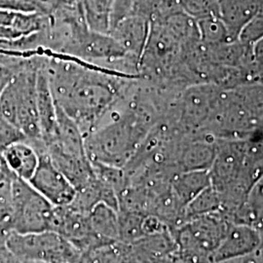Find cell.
I'll return each mask as SVG.
<instances>
[{
    "mask_svg": "<svg viewBox=\"0 0 263 263\" xmlns=\"http://www.w3.org/2000/svg\"><path fill=\"white\" fill-rule=\"evenodd\" d=\"M263 39V6L256 12L252 19L242 28L238 40L250 48Z\"/></svg>",
    "mask_w": 263,
    "mask_h": 263,
    "instance_id": "19",
    "label": "cell"
},
{
    "mask_svg": "<svg viewBox=\"0 0 263 263\" xmlns=\"http://www.w3.org/2000/svg\"><path fill=\"white\" fill-rule=\"evenodd\" d=\"M88 217L93 231L104 244L111 245L120 241L117 210L105 203H99L88 213Z\"/></svg>",
    "mask_w": 263,
    "mask_h": 263,
    "instance_id": "13",
    "label": "cell"
},
{
    "mask_svg": "<svg viewBox=\"0 0 263 263\" xmlns=\"http://www.w3.org/2000/svg\"><path fill=\"white\" fill-rule=\"evenodd\" d=\"M42 4V0H0V10L44 14Z\"/></svg>",
    "mask_w": 263,
    "mask_h": 263,
    "instance_id": "21",
    "label": "cell"
},
{
    "mask_svg": "<svg viewBox=\"0 0 263 263\" xmlns=\"http://www.w3.org/2000/svg\"><path fill=\"white\" fill-rule=\"evenodd\" d=\"M1 163H2V159H1V152H0V166H1Z\"/></svg>",
    "mask_w": 263,
    "mask_h": 263,
    "instance_id": "30",
    "label": "cell"
},
{
    "mask_svg": "<svg viewBox=\"0 0 263 263\" xmlns=\"http://www.w3.org/2000/svg\"><path fill=\"white\" fill-rule=\"evenodd\" d=\"M151 20L136 13H132L120 21L110 31L112 36L127 55L140 68L141 56L149 33Z\"/></svg>",
    "mask_w": 263,
    "mask_h": 263,
    "instance_id": "9",
    "label": "cell"
},
{
    "mask_svg": "<svg viewBox=\"0 0 263 263\" xmlns=\"http://www.w3.org/2000/svg\"><path fill=\"white\" fill-rule=\"evenodd\" d=\"M14 76H15V71L13 69L0 64V96L6 89V87L9 85Z\"/></svg>",
    "mask_w": 263,
    "mask_h": 263,
    "instance_id": "25",
    "label": "cell"
},
{
    "mask_svg": "<svg viewBox=\"0 0 263 263\" xmlns=\"http://www.w3.org/2000/svg\"><path fill=\"white\" fill-rule=\"evenodd\" d=\"M36 104L41 139L45 147V143L53 137L56 131L58 106L51 91L47 73L43 66V62L37 72Z\"/></svg>",
    "mask_w": 263,
    "mask_h": 263,
    "instance_id": "10",
    "label": "cell"
},
{
    "mask_svg": "<svg viewBox=\"0 0 263 263\" xmlns=\"http://www.w3.org/2000/svg\"><path fill=\"white\" fill-rule=\"evenodd\" d=\"M231 222L254 226L260 232L263 231V176L255 181L250 189L244 204L239 208Z\"/></svg>",
    "mask_w": 263,
    "mask_h": 263,
    "instance_id": "14",
    "label": "cell"
},
{
    "mask_svg": "<svg viewBox=\"0 0 263 263\" xmlns=\"http://www.w3.org/2000/svg\"><path fill=\"white\" fill-rule=\"evenodd\" d=\"M9 174V171L1 163V166H0V181L3 179H5Z\"/></svg>",
    "mask_w": 263,
    "mask_h": 263,
    "instance_id": "27",
    "label": "cell"
},
{
    "mask_svg": "<svg viewBox=\"0 0 263 263\" xmlns=\"http://www.w3.org/2000/svg\"><path fill=\"white\" fill-rule=\"evenodd\" d=\"M0 263H23L6 243V229L0 228Z\"/></svg>",
    "mask_w": 263,
    "mask_h": 263,
    "instance_id": "23",
    "label": "cell"
},
{
    "mask_svg": "<svg viewBox=\"0 0 263 263\" xmlns=\"http://www.w3.org/2000/svg\"><path fill=\"white\" fill-rule=\"evenodd\" d=\"M263 6V0H218V18L238 40L242 28Z\"/></svg>",
    "mask_w": 263,
    "mask_h": 263,
    "instance_id": "12",
    "label": "cell"
},
{
    "mask_svg": "<svg viewBox=\"0 0 263 263\" xmlns=\"http://www.w3.org/2000/svg\"><path fill=\"white\" fill-rule=\"evenodd\" d=\"M176 8L193 19L218 17V0H172Z\"/></svg>",
    "mask_w": 263,
    "mask_h": 263,
    "instance_id": "18",
    "label": "cell"
},
{
    "mask_svg": "<svg viewBox=\"0 0 263 263\" xmlns=\"http://www.w3.org/2000/svg\"><path fill=\"white\" fill-rule=\"evenodd\" d=\"M55 209L28 180L12 176L11 214L7 230L18 233L52 230Z\"/></svg>",
    "mask_w": 263,
    "mask_h": 263,
    "instance_id": "4",
    "label": "cell"
},
{
    "mask_svg": "<svg viewBox=\"0 0 263 263\" xmlns=\"http://www.w3.org/2000/svg\"><path fill=\"white\" fill-rule=\"evenodd\" d=\"M43 66L55 102L86 136L140 78L73 57L44 52Z\"/></svg>",
    "mask_w": 263,
    "mask_h": 263,
    "instance_id": "1",
    "label": "cell"
},
{
    "mask_svg": "<svg viewBox=\"0 0 263 263\" xmlns=\"http://www.w3.org/2000/svg\"><path fill=\"white\" fill-rule=\"evenodd\" d=\"M72 245L83 255L107 245L98 237L90 224L88 214L72 207L70 204L56 207L53 229Z\"/></svg>",
    "mask_w": 263,
    "mask_h": 263,
    "instance_id": "6",
    "label": "cell"
},
{
    "mask_svg": "<svg viewBox=\"0 0 263 263\" xmlns=\"http://www.w3.org/2000/svg\"><path fill=\"white\" fill-rule=\"evenodd\" d=\"M18 12L15 11H7L0 10V28L4 27H12L15 24Z\"/></svg>",
    "mask_w": 263,
    "mask_h": 263,
    "instance_id": "26",
    "label": "cell"
},
{
    "mask_svg": "<svg viewBox=\"0 0 263 263\" xmlns=\"http://www.w3.org/2000/svg\"><path fill=\"white\" fill-rule=\"evenodd\" d=\"M85 22L90 30L109 34L114 0H79Z\"/></svg>",
    "mask_w": 263,
    "mask_h": 263,
    "instance_id": "16",
    "label": "cell"
},
{
    "mask_svg": "<svg viewBox=\"0 0 263 263\" xmlns=\"http://www.w3.org/2000/svg\"><path fill=\"white\" fill-rule=\"evenodd\" d=\"M216 263H241L239 258H235V259H231V260H226V261H220V262Z\"/></svg>",
    "mask_w": 263,
    "mask_h": 263,
    "instance_id": "28",
    "label": "cell"
},
{
    "mask_svg": "<svg viewBox=\"0 0 263 263\" xmlns=\"http://www.w3.org/2000/svg\"><path fill=\"white\" fill-rule=\"evenodd\" d=\"M43 54L32 57L18 70L0 96V114L22 132L36 151L44 149L38 119L36 82Z\"/></svg>",
    "mask_w": 263,
    "mask_h": 263,
    "instance_id": "2",
    "label": "cell"
},
{
    "mask_svg": "<svg viewBox=\"0 0 263 263\" xmlns=\"http://www.w3.org/2000/svg\"><path fill=\"white\" fill-rule=\"evenodd\" d=\"M221 198L216 190L210 185L188 203L184 210L183 222L196 216L221 211Z\"/></svg>",
    "mask_w": 263,
    "mask_h": 263,
    "instance_id": "17",
    "label": "cell"
},
{
    "mask_svg": "<svg viewBox=\"0 0 263 263\" xmlns=\"http://www.w3.org/2000/svg\"><path fill=\"white\" fill-rule=\"evenodd\" d=\"M45 152L76 190L84 187L94 179L92 163L85 149L84 135L78 125L59 107L56 131L46 142Z\"/></svg>",
    "mask_w": 263,
    "mask_h": 263,
    "instance_id": "3",
    "label": "cell"
},
{
    "mask_svg": "<svg viewBox=\"0 0 263 263\" xmlns=\"http://www.w3.org/2000/svg\"><path fill=\"white\" fill-rule=\"evenodd\" d=\"M261 240V232L254 226L231 222L213 255L214 263L240 258L252 254Z\"/></svg>",
    "mask_w": 263,
    "mask_h": 263,
    "instance_id": "8",
    "label": "cell"
},
{
    "mask_svg": "<svg viewBox=\"0 0 263 263\" xmlns=\"http://www.w3.org/2000/svg\"><path fill=\"white\" fill-rule=\"evenodd\" d=\"M28 182L55 207H63L72 203L76 188L70 180L57 168L47 153H39V162Z\"/></svg>",
    "mask_w": 263,
    "mask_h": 263,
    "instance_id": "7",
    "label": "cell"
},
{
    "mask_svg": "<svg viewBox=\"0 0 263 263\" xmlns=\"http://www.w3.org/2000/svg\"><path fill=\"white\" fill-rule=\"evenodd\" d=\"M23 263H47V262H40V261H22Z\"/></svg>",
    "mask_w": 263,
    "mask_h": 263,
    "instance_id": "29",
    "label": "cell"
},
{
    "mask_svg": "<svg viewBox=\"0 0 263 263\" xmlns=\"http://www.w3.org/2000/svg\"><path fill=\"white\" fill-rule=\"evenodd\" d=\"M171 184L179 202L186 207L192 199L211 185L209 170L179 173L173 178Z\"/></svg>",
    "mask_w": 263,
    "mask_h": 263,
    "instance_id": "15",
    "label": "cell"
},
{
    "mask_svg": "<svg viewBox=\"0 0 263 263\" xmlns=\"http://www.w3.org/2000/svg\"><path fill=\"white\" fill-rule=\"evenodd\" d=\"M6 243L22 261L47 263H83L84 255L63 236L47 230L18 233L6 230Z\"/></svg>",
    "mask_w": 263,
    "mask_h": 263,
    "instance_id": "5",
    "label": "cell"
},
{
    "mask_svg": "<svg viewBox=\"0 0 263 263\" xmlns=\"http://www.w3.org/2000/svg\"><path fill=\"white\" fill-rule=\"evenodd\" d=\"M1 159L12 175L28 181L37 168L39 153L28 141H18L1 151Z\"/></svg>",
    "mask_w": 263,
    "mask_h": 263,
    "instance_id": "11",
    "label": "cell"
},
{
    "mask_svg": "<svg viewBox=\"0 0 263 263\" xmlns=\"http://www.w3.org/2000/svg\"><path fill=\"white\" fill-rule=\"evenodd\" d=\"M261 132H262V135H263V130H262V131H261Z\"/></svg>",
    "mask_w": 263,
    "mask_h": 263,
    "instance_id": "31",
    "label": "cell"
},
{
    "mask_svg": "<svg viewBox=\"0 0 263 263\" xmlns=\"http://www.w3.org/2000/svg\"><path fill=\"white\" fill-rule=\"evenodd\" d=\"M239 260L241 263H263V231L261 232V240L258 247L252 254L240 257Z\"/></svg>",
    "mask_w": 263,
    "mask_h": 263,
    "instance_id": "24",
    "label": "cell"
},
{
    "mask_svg": "<svg viewBox=\"0 0 263 263\" xmlns=\"http://www.w3.org/2000/svg\"><path fill=\"white\" fill-rule=\"evenodd\" d=\"M137 0H114L112 15H111V29L120 21L132 14ZM111 31V30H110Z\"/></svg>",
    "mask_w": 263,
    "mask_h": 263,
    "instance_id": "22",
    "label": "cell"
},
{
    "mask_svg": "<svg viewBox=\"0 0 263 263\" xmlns=\"http://www.w3.org/2000/svg\"><path fill=\"white\" fill-rule=\"evenodd\" d=\"M27 141L25 135L0 114V152L18 141Z\"/></svg>",
    "mask_w": 263,
    "mask_h": 263,
    "instance_id": "20",
    "label": "cell"
}]
</instances>
